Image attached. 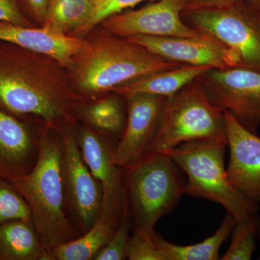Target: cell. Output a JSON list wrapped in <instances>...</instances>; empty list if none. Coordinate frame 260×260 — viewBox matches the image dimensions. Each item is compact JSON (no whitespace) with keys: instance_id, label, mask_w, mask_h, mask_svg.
<instances>
[{"instance_id":"cell-33","label":"cell","mask_w":260,"mask_h":260,"mask_svg":"<svg viewBox=\"0 0 260 260\" xmlns=\"http://www.w3.org/2000/svg\"><path fill=\"white\" fill-rule=\"evenodd\" d=\"M94 3H96V2L99 1V0H93Z\"/></svg>"},{"instance_id":"cell-6","label":"cell","mask_w":260,"mask_h":260,"mask_svg":"<svg viewBox=\"0 0 260 260\" xmlns=\"http://www.w3.org/2000/svg\"><path fill=\"white\" fill-rule=\"evenodd\" d=\"M228 143L194 140L178 145L167 154L186 176L185 194L218 203L237 220L256 215L258 205L232 185L224 165Z\"/></svg>"},{"instance_id":"cell-23","label":"cell","mask_w":260,"mask_h":260,"mask_svg":"<svg viewBox=\"0 0 260 260\" xmlns=\"http://www.w3.org/2000/svg\"><path fill=\"white\" fill-rule=\"evenodd\" d=\"M259 219L257 215L237 220L233 229L232 243L221 260H249L255 250V237Z\"/></svg>"},{"instance_id":"cell-21","label":"cell","mask_w":260,"mask_h":260,"mask_svg":"<svg viewBox=\"0 0 260 260\" xmlns=\"http://www.w3.org/2000/svg\"><path fill=\"white\" fill-rule=\"evenodd\" d=\"M237 219L228 213L218 231L203 242L191 245L180 246L167 242L155 233V244L167 255L169 260H218L219 250L223 242L233 232Z\"/></svg>"},{"instance_id":"cell-3","label":"cell","mask_w":260,"mask_h":260,"mask_svg":"<svg viewBox=\"0 0 260 260\" xmlns=\"http://www.w3.org/2000/svg\"><path fill=\"white\" fill-rule=\"evenodd\" d=\"M62 159L60 135L44 126L39 134L35 165L27 174L10 181L28 203L32 224L46 254L78 237L65 212Z\"/></svg>"},{"instance_id":"cell-15","label":"cell","mask_w":260,"mask_h":260,"mask_svg":"<svg viewBox=\"0 0 260 260\" xmlns=\"http://www.w3.org/2000/svg\"><path fill=\"white\" fill-rule=\"evenodd\" d=\"M29 119L0 108V179L12 181L35 165L39 135L32 129Z\"/></svg>"},{"instance_id":"cell-8","label":"cell","mask_w":260,"mask_h":260,"mask_svg":"<svg viewBox=\"0 0 260 260\" xmlns=\"http://www.w3.org/2000/svg\"><path fill=\"white\" fill-rule=\"evenodd\" d=\"M196 80L210 102L256 134L260 124V71L213 68Z\"/></svg>"},{"instance_id":"cell-16","label":"cell","mask_w":260,"mask_h":260,"mask_svg":"<svg viewBox=\"0 0 260 260\" xmlns=\"http://www.w3.org/2000/svg\"><path fill=\"white\" fill-rule=\"evenodd\" d=\"M0 41L50 56L68 70L86 49L88 41L47 27L23 26L0 21Z\"/></svg>"},{"instance_id":"cell-19","label":"cell","mask_w":260,"mask_h":260,"mask_svg":"<svg viewBox=\"0 0 260 260\" xmlns=\"http://www.w3.org/2000/svg\"><path fill=\"white\" fill-rule=\"evenodd\" d=\"M119 221L99 217L96 223L80 237L48 251L45 260H93L110 240Z\"/></svg>"},{"instance_id":"cell-14","label":"cell","mask_w":260,"mask_h":260,"mask_svg":"<svg viewBox=\"0 0 260 260\" xmlns=\"http://www.w3.org/2000/svg\"><path fill=\"white\" fill-rule=\"evenodd\" d=\"M167 60L203 65L214 69L238 68L232 52L209 38L161 37L138 35L126 38Z\"/></svg>"},{"instance_id":"cell-11","label":"cell","mask_w":260,"mask_h":260,"mask_svg":"<svg viewBox=\"0 0 260 260\" xmlns=\"http://www.w3.org/2000/svg\"><path fill=\"white\" fill-rule=\"evenodd\" d=\"M82 156L102 188L100 216L119 220L126 203L124 171L116 164L115 148L109 138L86 125L76 129Z\"/></svg>"},{"instance_id":"cell-18","label":"cell","mask_w":260,"mask_h":260,"mask_svg":"<svg viewBox=\"0 0 260 260\" xmlns=\"http://www.w3.org/2000/svg\"><path fill=\"white\" fill-rule=\"evenodd\" d=\"M34 224L13 220L0 225V260H45Z\"/></svg>"},{"instance_id":"cell-26","label":"cell","mask_w":260,"mask_h":260,"mask_svg":"<svg viewBox=\"0 0 260 260\" xmlns=\"http://www.w3.org/2000/svg\"><path fill=\"white\" fill-rule=\"evenodd\" d=\"M145 1L153 0H99L94 3L93 13L88 21L75 34V37L83 38L109 17Z\"/></svg>"},{"instance_id":"cell-4","label":"cell","mask_w":260,"mask_h":260,"mask_svg":"<svg viewBox=\"0 0 260 260\" xmlns=\"http://www.w3.org/2000/svg\"><path fill=\"white\" fill-rule=\"evenodd\" d=\"M194 140L228 143L223 110L210 102L197 80L166 99L145 155L167 153Z\"/></svg>"},{"instance_id":"cell-28","label":"cell","mask_w":260,"mask_h":260,"mask_svg":"<svg viewBox=\"0 0 260 260\" xmlns=\"http://www.w3.org/2000/svg\"><path fill=\"white\" fill-rule=\"evenodd\" d=\"M22 13L32 23L44 25L51 0H17Z\"/></svg>"},{"instance_id":"cell-5","label":"cell","mask_w":260,"mask_h":260,"mask_svg":"<svg viewBox=\"0 0 260 260\" xmlns=\"http://www.w3.org/2000/svg\"><path fill=\"white\" fill-rule=\"evenodd\" d=\"M126 202L135 230L153 237L158 220L185 194L180 168L167 153L145 155L124 170Z\"/></svg>"},{"instance_id":"cell-31","label":"cell","mask_w":260,"mask_h":260,"mask_svg":"<svg viewBox=\"0 0 260 260\" xmlns=\"http://www.w3.org/2000/svg\"><path fill=\"white\" fill-rule=\"evenodd\" d=\"M242 3L260 28V0H244Z\"/></svg>"},{"instance_id":"cell-32","label":"cell","mask_w":260,"mask_h":260,"mask_svg":"<svg viewBox=\"0 0 260 260\" xmlns=\"http://www.w3.org/2000/svg\"><path fill=\"white\" fill-rule=\"evenodd\" d=\"M257 233H258V234H259V239H260V223H259V228H258V232ZM259 259H260V255H259Z\"/></svg>"},{"instance_id":"cell-25","label":"cell","mask_w":260,"mask_h":260,"mask_svg":"<svg viewBox=\"0 0 260 260\" xmlns=\"http://www.w3.org/2000/svg\"><path fill=\"white\" fill-rule=\"evenodd\" d=\"M132 218L126 202L120 221L110 240L98 252L93 260H124L126 259V247L130 237Z\"/></svg>"},{"instance_id":"cell-27","label":"cell","mask_w":260,"mask_h":260,"mask_svg":"<svg viewBox=\"0 0 260 260\" xmlns=\"http://www.w3.org/2000/svg\"><path fill=\"white\" fill-rule=\"evenodd\" d=\"M126 259L129 260H169L155 244L153 237L134 230L126 247Z\"/></svg>"},{"instance_id":"cell-20","label":"cell","mask_w":260,"mask_h":260,"mask_svg":"<svg viewBox=\"0 0 260 260\" xmlns=\"http://www.w3.org/2000/svg\"><path fill=\"white\" fill-rule=\"evenodd\" d=\"M114 94L90 103H82L77 114L78 119H81L85 125L110 140L120 139L126 119L120 95Z\"/></svg>"},{"instance_id":"cell-7","label":"cell","mask_w":260,"mask_h":260,"mask_svg":"<svg viewBox=\"0 0 260 260\" xmlns=\"http://www.w3.org/2000/svg\"><path fill=\"white\" fill-rule=\"evenodd\" d=\"M181 17L188 26L232 51L238 68L260 71V28L243 3L184 10Z\"/></svg>"},{"instance_id":"cell-10","label":"cell","mask_w":260,"mask_h":260,"mask_svg":"<svg viewBox=\"0 0 260 260\" xmlns=\"http://www.w3.org/2000/svg\"><path fill=\"white\" fill-rule=\"evenodd\" d=\"M184 8V0H157L140 9L112 15L100 25L103 30L123 38L138 35L208 38L184 23L181 17Z\"/></svg>"},{"instance_id":"cell-12","label":"cell","mask_w":260,"mask_h":260,"mask_svg":"<svg viewBox=\"0 0 260 260\" xmlns=\"http://www.w3.org/2000/svg\"><path fill=\"white\" fill-rule=\"evenodd\" d=\"M126 102V124L115 148L116 164L122 170L134 167L144 157L158 127L167 98L146 93L123 97Z\"/></svg>"},{"instance_id":"cell-1","label":"cell","mask_w":260,"mask_h":260,"mask_svg":"<svg viewBox=\"0 0 260 260\" xmlns=\"http://www.w3.org/2000/svg\"><path fill=\"white\" fill-rule=\"evenodd\" d=\"M83 102L60 63L0 41V108L18 117L39 119L58 131L76 124Z\"/></svg>"},{"instance_id":"cell-2","label":"cell","mask_w":260,"mask_h":260,"mask_svg":"<svg viewBox=\"0 0 260 260\" xmlns=\"http://www.w3.org/2000/svg\"><path fill=\"white\" fill-rule=\"evenodd\" d=\"M183 64L164 59L139 44L103 30L68 69L73 88L84 101L162 70Z\"/></svg>"},{"instance_id":"cell-30","label":"cell","mask_w":260,"mask_h":260,"mask_svg":"<svg viewBox=\"0 0 260 260\" xmlns=\"http://www.w3.org/2000/svg\"><path fill=\"white\" fill-rule=\"evenodd\" d=\"M244 1V0H184V10L226 8Z\"/></svg>"},{"instance_id":"cell-9","label":"cell","mask_w":260,"mask_h":260,"mask_svg":"<svg viewBox=\"0 0 260 260\" xmlns=\"http://www.w3.org/2000/svg\"><path fill=\"white\" fill-rule=\"evenodd\" d=\"M75 124L58 130L63 145L62 173L66 205L84 234L96 223L102 210L103 191L82 156Z\"/></svg>"},{"instance_id":"cell-24","label":"cell","mask_w":260,"mask_h":260,"mask_svg":"<svg viewBox=\"0 0 260 260\" xmlns=\"http://www.w3.org/2000/svg\"><path fill=\"white\" fill-rule=\"evenodd\" d=\"M13 220L32 223L31 212L13 184L0 179V225Z\"/></svg>"},{"instance_id":"cell-13","label":"cell","mask_w":260,"mask_h":260,"mask_svg":"<svg viewBox=\"0 0 260 260\" xmlns=\"http://www.w3.org/2000/svg\"><path fill=\"white\" fill-rule=\"evenodd\" d=\"M225 115L230 158L228 177L241 194L260 203V138L246 129L231 113Z\"/></svg>"},{"instance_id":"cell-22","label":"cell","mask_w":260,"mask_h":260,"mask_svg":"<svg viewBox=\"0 0 260 260\" xmlns=\"http://www.w3.org/2000/svg\"><path fill=\"white\" fill-rule=\"evenodd\" d=\"M93 8V0H51L42 26L75 36L88 21Z\"/></svg>"},{"instance_id":"cell-17","label":"cell","mask_w":260,"mask_h":260,"mask_svg":"<svg viewBox=\"0 0 260 260\" xmlns=\"http://www.w3.org/2000/svg\"><path fill=\"white\" fill-rule=\"evenodd\" d=\"M210 69L213 68L203 65L182 64L133 80L114 89L112 93L122 97L135 93L170 97Z\"/></svg>"},{"instance_id":"cell-29","label":"cell","mask_w":260,"mask_h":260,"mask_svg":"<svg viewBox=\"0 0 260 260\" xmlns=\"http://www.w3.org/2000/svg\"><path fill=\"white\" fill-rule=\"evenodd\" d=\"M0 21L34 26V23L22 13L17 0H0Z\"/></svg>"}]
</instances>
